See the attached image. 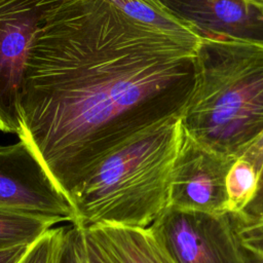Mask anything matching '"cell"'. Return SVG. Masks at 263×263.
<instances>
[{
    "label": "cell",
    "instance_id": "1",
    "mask_svg": "<svg viewBox=\"0 0 263 263\" xmlns=\"http://www.w3.org/2000/svg\"><path fill=\"white\" fill-rule=\"evenodd\" d=\"M196 48L108 0H63L26 67L20 140L69 198L124 140L180 114Z\"/></svg>",
    "mask_w": 263,
    "mask_h": 263
},
{
    "label": "cell",
    "instance_id": "2",
    "mask_svg": "<svg viewBox=\"0 0 263 263\" xmlns=\"http://www.w3.org/2000/svg\"><path fill=\"white\" fill-rule=\"evenodd\" d=\"M187 136L237 158L263 135V44L202 37L179 114Z\"/></svg>",
    "mask_w": 263,
    "mask_h": 263
},
{
    "label": "cell",
    "instance_id": "3",
    "mask_svg": "<svg viewBox=\"0 0 263 263\" xmlns=\"http://www.w3.org/2000/svg\"><path fill=\"white\" fill-rule=\"evenodd\" d=\"M183 139L173 115L124 140L70 193L74 222L148 228L168 205L174 164Z\"/></svg>",
    "mask_w": 263,
    "mask_h": 263
},
{
    "label": "cell",
    "instance_id": "4",
    "mask_svg": "<svg viewBox=\"0 0 263 263\" xmlns=\"http://www.w3.org/2000/svg\"><path fill=\"white\" fill-rule=\"evenodd\" d=\"M63 0H0V130L18 136L26 67L48 14Z\"/></svg>",
    "mask_w": 263,
    "mask_h": 263
},
{
    "label": "cell",
    "instance_id": "5",
    "mask_svg": "<svg viewBox=\"0 0 263 263\" xmlns=\"http://www.w3.org/2000/svg\"><path fill=\"white\" fill-rule=\"evenodd\" d=\"M149 228L177 263H251L228 213L166 208Z\"/></svg>",
    "mask_w": 263,
    "mask_h": 263
},
{
    "label": "cell",
    "instance_id": "6",
    "mask_svg": "<svg viewBox=\"0 0 263 263\" xmlns=\"http://www.w3.org/2000/svg\"><path fill=\"white\" fill-rule=\"evenodd\" d=\"M0 209L74 222L69 198L22 140L0 145Z\"/></svg>",
    "mask_w": 263,
    "mask_h": 263
},
{
    "label": "cell",
    "instance_id": "7",
    "mask_svg": "<svg viewBox=\"0 0 263 263\" xmlns=\"http://www.w3.org/2000/svg\"><path fill=\"white\" fill-rule=\"evenodd\" d=\"M235 159L203 147L183 129L172 174L167 208L225 214V178Z\"/></svg>",
    "mask_w": 263,
    "mask_h": 263
},
{
    "label": "cell",
    "instance_id": "8",
    "mask_svg": "<svg viewBox=\"0 0 263 263\" xmlns=\"http://www.w3.org/2000/svg\"><path fill=\"white\" fill-rule=\"evenodd\" d=\"M202 37L263 44V6L249 0H161Z\"/></svg>",
    "mask_w": 263,
    "mask_h": 263
},
{
    "label": "cell",
    "instance_id": "9",
    "mask_svg": "<svg viewBox=\"0 0 263 263\" xmlns=\"http://www.w3.org/2000/svg\"><path fill=\"white\" fill-rule=\"evenodd\" d=\"M83 230L106 263H177L149 227L95 224Z\"/></svg>",
    "mask_w": 263,
    "mask_h": 263
},
{
    "label": "cell",
    "instance_id": "10",
    "mask_svg": "<svg viewBox=\"0 0 263 263\" xmlns=\"http://www.w3.org/2000/svg\"><path fill=\"white\" fill-rule=\"evenodd\" d=\"M130 18L198 46L202 36L161 0H108Z\"/></svg>",
    "mask_w": 263,
    "mask_h": 263
},
{
    "label": "cell",
    "instance_id": "11",
    "mask_svg": "<svg viewBox=\"0 0 263 263\" xmlns=\"http://www.w3.org/2000/svg\"><path fill=\"white\" fill-rule=\"evenodd\" d=\"M59 221L0 209V250L31 246Z\"/></svg>",
    "mask_w": 263,
    "mask_h": 263
},
{
    "label": "cell",
    "instance_id": "12",
    "mask_svg": "<svg viewBox=\"0 0 263 263\" xmlns=\"http://www.w3.org/2000/svg\"><path fill=\"white\" fill-rule=\"evenodd\" d=\"M260 173L246 157L238 156L230 165L225 178L226 213L241 214L253 200L259 186Z\"/></svg>",
    "mask_w": 263,
    "mask_h": 263
},
{
    "label": "cell",
    "instance_id": "13",
    "mask_svg": "<svg viewBox=\"0 0 263 263\" xmlns=\"http://www.w3.org/2000/svg\"><path fill=\"white\" fill-rule=\"evenodd\" d=\"M82 229L73 223L59 227L53 263H83Z\"/></svg>",
    "mask_w": 263,
    "mask_h": 263
},
{
    "label": "cell",
    "instance_id": "14",
    "mask_svg": "<svg viewBox=\"0 0 263 263\" xmlns=\"http://www.w3.org/2000/svg\"><path fill=\"white\" fill-rule=\"evenodd\" d=\"M231 215V214H230ZM238 239L249 253L263 256V215H231Z\"/></svg>",
    "mask_w": 263,
    "mask_h": 263
},
{
    "label": "cell",
    "instance_id": "15",
    "mask_svg": "<svg viewBox=\"0 0 263 263\" xmlns=\"http://www.w3.org/2000/svg\"><path fill=\"white\" fill-rule=\"evenodd\" d=\"M59 227H52L29 248L20 263H53Z\"/></svg>",
    "mask_w": 263,
    "mask_h": 263
},
{
    "label": "cell",
    "instance_id": "16",
    "mask_svg": "<svg viewBox=\"0 0 263 263\" xmlns=\"http://www.w3.org/2000/svg\"><path fill=\"white\" fill-rule=\"evenodd\" d=\"M81 251L83 263H106L103 258L100 256L95 245L82 229V241H81Z\"/></svg>",
    "mask_w": 263,
    "mask_h": 263
},
{
    "label": "cell",
    "instance_id": "17",
    "mask_svg": "<svg viewBox=\"0 0 263 263\" xmlns=\"http://www.w3.org/2000/svg\"><path fill=\"white\" fill-rule=\"evenodd\" d=\"M240 156L249 159L259 171H263V135L251 147H249Z\"/></svg>",
    "mask_w": 263,
    "mask_h": 263
},
{
    "label": "cell",
    "instance_id": "18",
    "mask_svg": "<svg viewBox=\"0 0 263 263\" xmlns=\"http://www.w3.org/2000/svg\"><path fill=\"white\" fill-rule=\"evenodd\" d=\"M245 216H259L263 215V171L260 175L258 190L253 198V200L249 203V205L241 213Z\"/></svg>",
    "mask_w": 263,
    "mask_h": 263
},
{
    "label": "cell",
    "instance_id": "19",
    "mask_svg": "<svg viewBox=\"0 0 263 263\" xmlns=\"http://www.w3.org/2000/svg\"><path fill=\"white\" fill-rule=\"evenodd\" d=\"M31 246H17L0 250V263H20Z\"/></svg>",
    "mask_w": 263,
    "mask_h": 263
},
{
    "label": "cell",
    "instance_id": "20",
    "mask_svg": "<svg viewBox=\"0 0 263 263\" xmlns=\"http://www.w3.org/2000/svg\"><path fill=\"white\" fill-rule=\"evenodd\" d=\"M249 258L251 260V263H263V256H259V255H255L252 253H249Z\"/></svg>",
    "mask_w": 263,
    "mask_h": 263
},
{
    "label": "cell",
    "instance_id": "21",
    "mask_svg": "<svg viewBox=\"0 0 263 263\" xmlns=\"http://www.w3.org/2000/svg\"><path fill=\"white\" fill-rule=\"evenodd\" d=\"M250 2H253L255 4H258V5H261L263 6V0H249Z\"/></svg>",
    "mask_w": 263,
    "mask_h": 263
}]
</instances>
